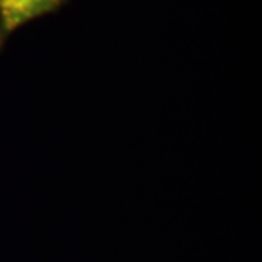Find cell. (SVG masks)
Here are the masks:
<instances>
[{"instance_id":"6da1fadb","label":"cell","mask_w":262,"mask_h":262,"mask_svg":"<svg viewBox=\"0 0 262 262\" xmlns=\"http://www.w3.org/2000/svg\"><path fill=\"white\" fill-rule=\"evenodd\" d=\"M62 4L64 0H0V47L24 24L51 14Z\"/></svg>"}]
</instances>
